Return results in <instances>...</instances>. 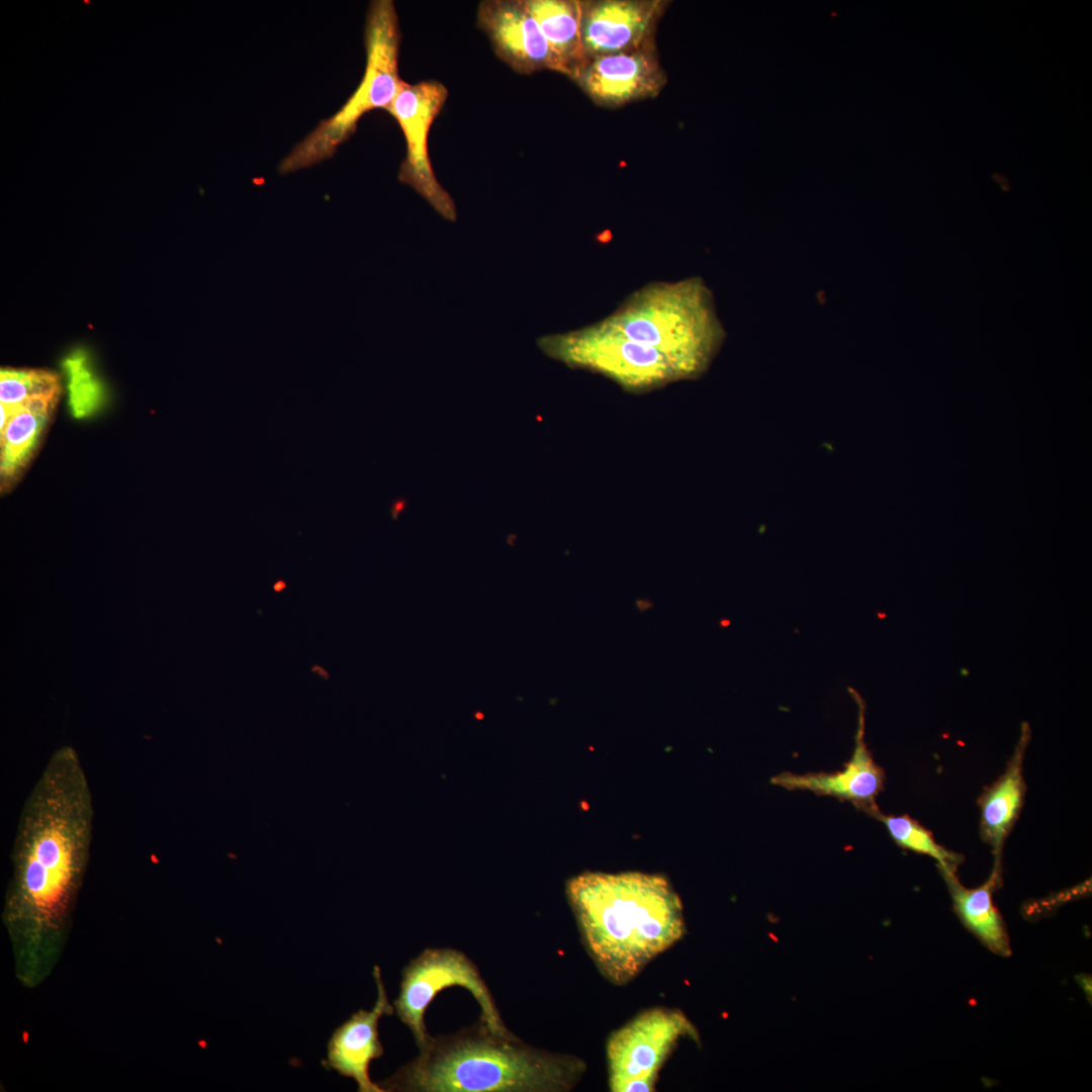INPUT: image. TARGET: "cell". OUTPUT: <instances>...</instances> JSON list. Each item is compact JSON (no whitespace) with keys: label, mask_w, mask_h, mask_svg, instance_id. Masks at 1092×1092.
Wrapping results in <instances>:
<instances>
[{"label":"cell","mask_w":1092,"mask_h":1092,"mask_svg":"<svg viewBox=\"0 0 1092 1092\" xmlns=\"http://www.w3.org/2000/svg\"><path fill=\"white\" fill-rule=\"evenodd\" d=\"M536 20L557 65L571 77L584 63L581 43V1L523 0Z\"/></svg>","instance_id":"17"},{"label":"cell","mask_w":1092,"mask_h":1092,"mask_svg":"<svg viewBox=\"0 0 1092 1092\" xmlns=\"http://www.w3.org/2000/svg\"><path fill=\"white\" fill-rule=\"evenodd\" d=\"M571 78L597 104L605 107L653 97L666 80L653 42L634 51L587 60Z\"/></svg>","instance_id":"10"},{"label":"cell","mask_w":1092,"mask_h":1092,"mask_svg":"<svg viewBox=\"0 0 1092 1092\" xmlns=\"http://www.w3.org/2000/svg\"><path fill=\"white\" fill-rule=\"evenodd\" d=\"M400 30L394 3H370L365 24L366 67L356 90L346 103L299 142L279 165L287 174L331 158L355 132L359 119L374 109L387 110L403 80L399 78Z\"/></svg>","instance_id":"5"},{"label":"cell","mask_w":1092,"mask_h":1092,"mask_svg":"<svg viewBox=\"0 0 1092 1092\" xmlns=\"http://www.w3.org/2000/svg\"><path fill=\"white\" fill-rule=\"evenodd\" d=\"M872 817L885 825L897 845L934 858L940 870L957 869L962 861L959 854L938 844L925 827L908 815H886L879 809Z\"/></svg>","instance_id":"19"},{"label":"cell","mask_w":1092,"mask_h":1092,"mask_svg":"<svg viewBox=\"0 0 1092 1092\" xmlns=\"http://www.w3.org/2000/svg\"><path fill=\"white\" fill-rule=\"evenodd\" d=\"M477 25L497 57L515 71H557L553 54L523 1L486 0L477 9Z\"/></svg>","instance_id":"12"},{"label":"cell","mask_w":1092,"mask_h":1092,"mask_svg":"<svg viewBox=\"0 0 1092 1092\" xmlns=\"http://www.w3.org/2000/svg\"><path fill=\"white\" fill-rule=\"evenodd\" d=\"M1028 741L1027 730L1016 746L1004 772L982 794L981 835L995 855L994 868L1001 870V854L1005 840L1021 810L1025 795L1023 759Z\"/></svg>","instance_id":"15"},{"label":"cell","mask_w":1092,"mask_h":1092,"mask_svg":"<svg viewBox=\"0 0 1092 1092\" xmlns=\"http://www.w3.org/2000/svg\"><path fill=\"white\" fill-rule=\"evenodd\" d=\"M858 728L851 757L833 772L795 774L783 771L770 779L772 785L790 791H809L830 796L872 816L879 810L877 797L885 787L884 769L875 761L863 738V705L859 703Z\"/></svg>","instance_id":"13"},{"label":"cell","mask_w":1092,"mask_h":1092,"mask_svg":"<svg viewBox=\"0 0 1092 1092\" xmlns=\"http://www.w3.org/2000/svg\"><path fill=\"white\" fill-rule=\"evenodd\" d=\"M419 1055L378 1085L383 1092H563L584 1063L528 1045L480 1018L454 1033L430 1036Z\"/></svg>","instance_id":"3"},{"label":"cell","mask_w":1092,"mask_h":1092,"mask_svg":"<svg viewBox=\"0 0 1092 1092\" xmlns=\"http://www.w3.org/2000/svg\"><path fill=\"white\" fill-rule=\"evenodd\" d=\"M663 3L660 1H581V43L584 62L630 52L652 42Z\"/></svg>","instance_id":"11"},{"label":"cell","mask_w":1092,"mask_h":1092,"mask_svg":"<svg viewBox=\"0 0 1092 1092\" xmlns=\"http://www.w3.org/2000/svg\"><path fill=\"white\" fill-rule=\"evenodd\" d=\"M447 97L446 86L436 80L416 84L402 81L386 111L399 124L406 145L398 180L413 188L444 219L455 222L456 204L438 181L428 148L431 126L445 105Z\"/></svg>","instance_id":"9"},{"label":"cell","mask_w":1092,"mask_h":1092,"mask_svg":"<svg viewBox=\"0 0 1092 1092\" xmlns=\"http://www.w3.org/2000/svg\"><path fill=\"white\" fill-rule=\"evenodd\" d=\"M286 587H287V584H286V582H285L284 580H280V579H279V580H276V581L274 582V584H273V590H274L275 593H280V592H282L283 589H285Z\"/></svg>","instance_id":"25"},{"label":"cell","mask_w":1092,"mask_h":1092,"mask_svg":"<svg viewBox=\"0 0 1092 1092\" xmlns=\"http://www.w3.org/2000/svg\"><path fill=\"white\" fill-rule=\"evenodd\" d=\"M601 321L627 339L659 352L682 380L701 377L726 338L712 291L700 277L651 282Z\"/></svg>","instance_id":"4"},{"label":"cell","mask_w":1092,"mask_h":1092,"mask_svg":"<svg viewBox=\"0 0 1092 1092\" xmlns=\"http://www.w3.org/2000/svg\"><path fill=\"white\" fill-rule=\"evenodd\" d=\"M636 604H637L638 609L641 612H643V611L647 610L648 608L652 607V604L648 600H637Z\"/></svg>","instance_id":"24"},{"label":"cell","mask_w":1092,"mask_h":1092,"mask_svg":"<svg viewBox=\"0 0 1092 1092\" xmlns=\"http://www.w3.org/2000/svg\"><path fill=\"white\" fill-rule=\"evenodd\" d=\"M697 1030L678 1009L642 1011L607 1041L609 1087L613 1092L654 1091L658 1073L681 1037Z\"/></svg>","instance_id":"8"},{"label":"cell","mask_w":1092,"mask_h":1092,"mask_svg":"<svg viewBox=\"0 0 1092 1092\" xmlns=\"http://www.w3.org/2000/svg\"><path fill=\"white\" fill-rule=\"evenodd\" d=\"M68 375L69 403L76 418L93 414L102 403L103 390L81 354H74L65 361Z\"/></svg>","instance_id":"21"},{"label":"cell","mask_w":1092,"mask_h":1092,"mask_svg":"<svg viewBox=\"0 0 1092 1092\" xmlns=\"http://www.w3.org/2000/svg\"><path fill=\"white\" fill-rule=\"evenodd\" d=\"M537 346L571 369L601 374L630 393H645L682 377L656 350L637 344L602 321L561 334L542 336Z\"/></svg>","instance_id":"6"},{"label":"cell","mask_w":1092,"mask_h":1092,"mask_svg":"<svg viewBox=\"0 0 1092 1092\" xmlns=\"http://www.w3.org/2000/svg\"><path fill=\"white\" fill-rule=\"evenodd\" d=\"M93 798L77 751L58 748L21 807L13 839L10 915L55 921L70 909L93 838Z\"/></svg>","instance_id":"1"},{"label":"cell","mask_w":1092,"mask_h":1092,"mask_svg":"<svg viewBox=\"0 0 1092 1092\" xmlns=\"http://www.w3.org/2000/svg\"><path fill=\"white\" fill-rule=\"evenodd\" d=\"M377 998L371 1010L360 1009L353 1013L333 1032L328 1042L327 1069L353 1079L359 1092H383L369 1075L370 1064L382 1057L383 1046L379 1039L378 1025L382 1016L394 1013L378 966L373 968Z\"/></svg>","instance_id":"14"},{"label":"cell","mask_w":1092,"mask_h":1092,"mask_svg":"<svg viewBox=\"0 0 1092 1092\" xmlns=\"http://www.w3.org/2000/svg\"><path fill=\"white\" fill-rule=\"evenodd\" d=\"M60 384L56 374L44 370L2 369L0 401L4 405H19L42 397H58Z\"/></svg>","instance_id":"20"},{"label":"cell","mask_w":1092,"mask_h":1092,"mask_svg":"<svg viewBox=\"0 0 1092 1092\" xmlns=\"http://www.w3.org/2000/svg\"><path fill=\"white\" fill-rule=\"evenodd\" d=\"M954 911L965 926L991 951L1008 957L1010 940L1003 918L993 902V892L999 885L1000 870L993 868L989 879L981 886L964 887L956 875V869H941Z\"/></svg>","instance_id":"16"},{"label":"cell","mask_w":1092,"mask_h":1092,"mask_svg":"<svg viewBox=\"0 0 1092 1092\" xmlns=\"http://www.w3.org/2000/svg\"><path fill=\"white\" fill-rule=\"evenodd\" d=\"M1080 984L1083 986L1085 992L1091 993V980L1090 977L1080 976Z\"/></svg>","instance_id":"23"},{"label":"cell","mask_w":1092,"mask_h":1092,"mask_svg":"<svg viewBox=\"0 0 1092 1092\" xmlns=\"http://www.w3.org/2000/svg\"><path fill=\"white\" fill-rule=\"evenodd\" d=\"M459 986L468 990L480 1007V1019L498 1032L508 1031L493 996L477 966L462 951L450 947H429L402 970L394 1012L414 1035L419 1049L430 1034L425 1012L443 990Z\"/></svg>","instance_id":"7"},{"label":"cell","mask_w":1092,"mask_h":1092,"mask_svg":"<svg viewBox=\"0 0 1092 1092\" xmlns=\"http://www.w3.org/2000/svg\"><path fill=\"white\" fill-rule=\"evenodd\" d=\"M311 671L314 672V673H317L318 675H321L325 679H328L330 677L328 671L324 667L320 666L318 664H313L311 666Z\"/></svg>","instance_id":"22"},{"label":"cell","mask_w":1092,"mask_h":1092,"mask_svg":"<svg viewBox=\"0 0 1092 1092\" xmlns=\"http://www.w3.org/2000/svg\"><path fill=\"white\" fill-rule=\"evenodd\" d=\"M565 892L583 945L615 985L632 981L686 933L680 898L662 875L584 872L567 880Z\"/></svg>","instance_id":"2"},{"label":"cell","mask_w":1092,"mask_h":1092,"mask_svg":"<svg viewBox=\"0 0 1092 1092\" xmlns=\"http://www.w3.org/2000/svg\"><path fill=\"white\" fill-rule=\"evenodd\" d=\"M58 397L35 398L19 405H9L12 414L1 433V476H16L28 461L49 421Z\"/></svg>","instance_id":"18"}]
</instances>
